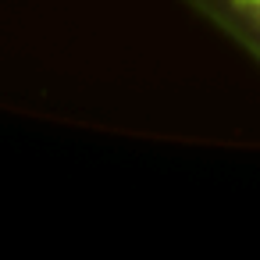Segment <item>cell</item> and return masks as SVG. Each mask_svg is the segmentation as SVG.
I'll return each instance as SVG.
<instances>
[{
    "instance_id": "cell-1",
    "label": "cell",
    "mask_w": 260,
    "mask_h": 260,
    "mask_svg": "<svg viewBox=\"0 0 260 260\" xmlns=\"http://www.w3.org/2000/svg\"><path fill=\"white\" fill-rule=\"evenodd\" d=\"M192 4L260 61V0H192Z\"/></svg>"
}]
</instances>
